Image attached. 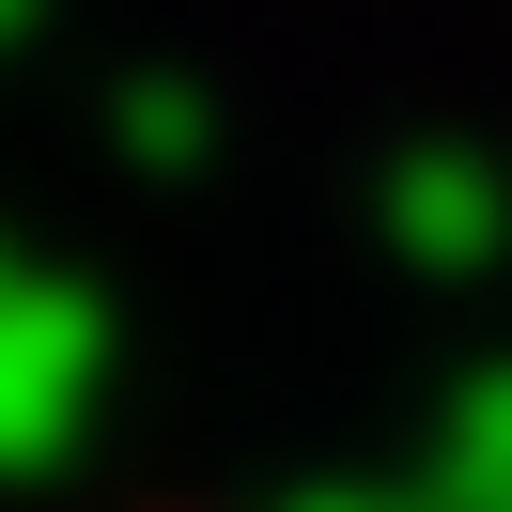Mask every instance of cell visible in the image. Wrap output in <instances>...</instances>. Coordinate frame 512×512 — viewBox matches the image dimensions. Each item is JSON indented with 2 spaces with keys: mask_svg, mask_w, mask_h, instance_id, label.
Listing matches in <instances>:
<instances>
[{
  "mask_svg": "<svg viewBox=\"0 0 512 512\" xmlns=\"http://www.w3.org/2000/svg\"><path fill=\"white\" fill-rule=\"evenodd\" d=\"M94 373H109V311L47 264L0 280V481H47L94 419Z\"/></svg>",
  "mask_w": 512,
  "mask_h": 512,
  "instance_id": "6da1fadb",
  "label": "cell"
},
{
  "mask_svg": "<svg viewBox=\"0 0 512 512\" xmlns=\"http://www.w3.org/2000/svg\"><path fill=\"white\" fill-rule=\"evenodd\" d=\"M16 32H32V0H0V47H16Z\"/></svg>",
  "mask_w": 512,
  "mask_h": 512,
  "instance_id": "8992f818",
  "label": "cell"
},
{
  "mask_svg": "<svg viewBox=\"0 0 512 512\" xmlns=\"http://www.w3.org/2000/svg\"><path fill=\"white\" fill-rule=\"evenodd\" d=\"M0 280H16V249H0Z\"/></svg>",
  "mask_w": 512,
  "mask_h": 512,
  "instance_id": "52a82bcc",
  "label": "cell"
},
{
  "mask_svg": "<svg viewBox=\"0 0 512 512\" xmlns=\"http://www.w3.org/2000/svg\"><path fill=\"white\" fill-rule=\"evenodd\" d=\"M435 512H512V373L450 388V435H435Z\"/></svg>",
  "mask_w": 512,
  "mask_h": 512,
  "instance_id": "3957f363",
  "label": "cell"
},
{
  "mask_svg": "<svg viewBox=\"0 0 512 512\" xmlns=\"http://www.w3.org/2000/svg\"><path fill=\"white\" fill-rule=\"evenodd\" d=\"M187 140H202L187 78H140V94H125V156H187Z\"/></svg>",
  "mask_w": 512,
  "mask_h": 512,
  "instance_id": "277c9868",
  "label": "cell"
},
{
  "mask_svg": "<svg viewBox=\"0 0 512 512\" xmlns=\"http://www.w3.org/2000/svg\"><path fill=\"white\" fill-rule=\"evenodd\" d=\"M388 249L404 264H497L512 249V187L481 156H404L388 171Z\"/></svg>",
  "mask_w": 512,
  "mask_h": 512,
  "instance_id": "7a4b0ae2",
  "label": "cell"
},
{
  "mask_svg": "<svg viewBox=\"0 0 512 512\" xmlns=\"http://www.w3.org/2000/svg\"><path fill=\"white\" fill-rule=\"evenodd\" d=\"M295 512H404V497H295ZM419 512H435V497H419Z\"/></svg>",
  "mask_w": 512,
  "mask_h": 512,
  "instance_id": "5b68a950",
  "label": "cell"
}]
</instances>
